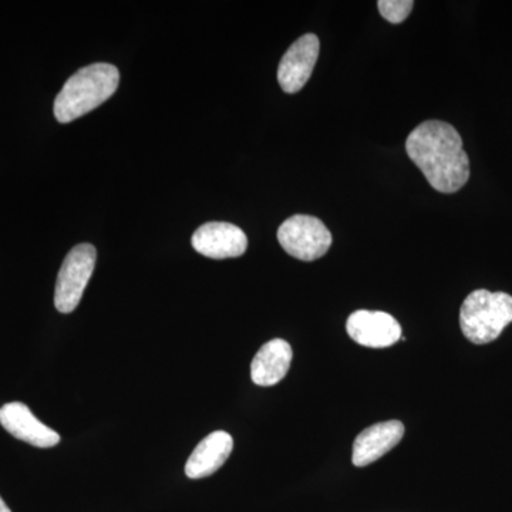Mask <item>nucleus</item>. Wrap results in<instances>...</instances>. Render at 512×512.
<instances>
[{
  "label": "nucleus",
  "mask_w": 512,
  "mask_h": 512,
  "mask_svg": "<svg viewBox=\"0 0 512 512\" xmlns=\"http://www.w3.org/2000/svg\"><path fill=\"white\" fill-rule=\"evenodd\" d=\"M406 151L431 187L443 194L460 191L470 178L463 138L444 121L427 120L414 128L407 137Z\"/></svg>",
  "instance_id": "f257e3e1"
},
{
  "label": "nucleus",
  "mask_w": 512,
  "mask_h": 512,
  "mask_svg": "<svg viewBox=\"0 0 512 512\" xmlns=\"http://www.w3.org/2000/svg\"><path fill=\"white\" fill-rule=\"evenodd\" d=\"M119 69L109 63H94L73 74L55 100V117L59 123H72L101 106L116 93Z\"/></svg>",
  "instance_id": "f03ea898"
},
{
  "label": "nucleus",
  "mask_w": 512,
  "mask_h": 512,
  "mask_svg": "<svg viewBox=\"0 0 512 512\" xmlns=\"http://www.w3.org/2000/svg\"><path fill=\"white\" fill-rule=\"evenodd\" d=\"M511 322L512 296L508 293L477 289L461 306V330L476 345L494 342Z\"/></svg>",
  "instance_id": "7ed1b4c3"
},
{
  "label": "nucleus",
  "mask_w": 512,
  "mask_h": 512,
  "mask_svg": "<svg viewBox=\"0 0 512 512\" xmlns=\"http://www.w3.org/2000/svg\"><path fill=\"white\" fill-rule=\"evenodd\" d=\"M97 251L93 245H76L64 258L57 275L55 306L60 313H72L82 301L86 286L96 266Z\"/></svg>",
  "instance_id": "20e7f679"
},
{
  "label": "nucleus",
  "mask_w": 512,
  "mask_h": 512,
  "mask_svg": "<svg viewBox=\"0 0 512 512\" xmlns=\"http://www.w3.org/2000/svg\"><path fill=\"white\" fill-rule=\"evenodd\" d=\"M278 241L293 258L312 262L329 251L333 238L319 218L293 215L279 227Z\"/></svg>",
  "instance_id": "39448f33"
},
{
  "label": "nucleus",
  "mask_w": 512,
  "mask_h": 512,
  "mask_svg": "<svg viewBox=\"0 0 512 512\" xmlns=\"http://www.w3.org/2000/svg\"><path fill=\"white\" fill-rule=\"evenodd\" d=\"M320 42L313 33L296 40L282 57L278 67V82L285 93L295 94L311 79L318 62Z\"/></svg>",
  "instance_id": "423d86ee"
},
{
  "label": "nucleus",
  "mask_w": 512,
  "mask_h": 512,
  "mask_svg": "<svg viewBox=\"0 0 512 512\" xmlns=\"http://www.w3.org/2000/svg\"><path fill=\"white\" fill-rule=\"evenodd\" d=\"M346 330L352 340L366 348H389L402 339L400 323L389 313L380 311L353 312Z\"/></svg>",
  "instance_id": "0eeeda50"
},
{
  "label": "nucleus",
  "mask_w": 512,
  "mask_h": 512,
  "mask_svg": "<svg viewBox=\"0 0 512 512\" xmlns=\"http://www.w3.org/2000/svg\"><path fill=\"white\" fill-rule=\"evenodd\" d=\"M192 247L211 259L238 258L248 248V238L237 225L229 222H208L192 235Z\"/></svg>",
  "instance_id": "6e6552de"
},
{
  "label": "nucleus",
  "mask_w": 512,
  "mask_h": 512,
  "mask_svg": "<svg viewBox=\"0 0 512 512\" xmlns=\"http://www.w3.org/2000/svg\"><path fill=\"white\" fill-rule=\"evenodd\" d=\"M0 424L13 437L33 447L50 448L60 443L59 434L43 424L26 404L20 402L5 404L0 409Z\"/></svg>",
  "instance_id": "1a4fd4ad"
},
{
  "label": "nucleus",
  "mask_w": 512,
  "mask_h": 512,
  "mask_svg": "<svg viewBox=\"0 0 512 512\" xmlns=\"http://www.w3.org/2000/svg\"><path fill=\"white\" fill-rule=\"evenodd\" d=\"M403 436L404 424L399 420L383 421L367 427L353 444V464L356 467H366L375 463L393 450L402 441Z\"/></svg>",
  "instance_id": "9d476101"
},
{
  "label": "nucleus",
  "mask_w": 512,
  "mask_h": 512,
  "mask_svg": "<svg viewBox=\"0 0 512 512\" xmlns=\"http://www.w3.org/2000/svg\"><path fill=\"white\" fill-rule=\"evenodd\" d=\"M232 448H234V440L231 434L227 431H214L201 440V443L192 451L185 464V474L192 480L212 476L224 466L225 461L231 456Z\"/></svg>",
  "instance_id": "9b49d317"
},
{
  "label": "nucleus",
  "mask_w": 512,
  "mask_h": 512,
  "mask_svg": "<svg viewBox=\"0 0 512 512\" xmlns=\"http://www.w3.org/2000/svg\"><path fill=\"white\" fill-rule=\"evenodd\" d=\"M292 356L291 345L284 339L265 343L252 360V382L258 386H275L288 375Z\"/></svg>",
  "instance_id": "f8f14e48"
},
{
  "label": "nucleus",
  "mask_w": 512,
  "mask_h": 512,
  "mask_svg": "<svg viewBox=\"0 0 512 512\" xmlns=\"http://www.w3.org/2000/svg\"><path fill=\"white\" fill-rule=\"evenodd\" d=\"M413 6V0H379L377 2L380 15L393 25L404 22L412 12Z\"/></svg>",
  "instance_id": "ddd939ff"
},
{
  "label": "nucleus",
  "mask_w": 512,
  "mask_h": 512,
  "mask_svg": "<svg viewBox=\"0 0 512 512\" xmlns=\"http://www.w3.org/2000/svg\"><path fill=\"white\" fill-rule=\"evenodd\" d=\"M0 512H12L5 501L2 500V497H0Z\"/></svg>",
  "instance_id": "4468645a"
}]
</instances>
